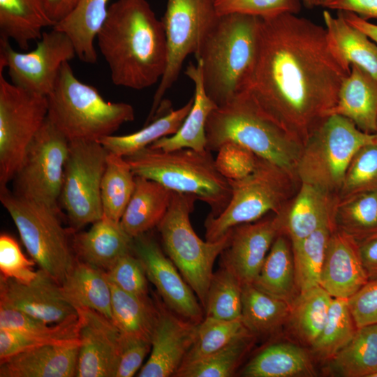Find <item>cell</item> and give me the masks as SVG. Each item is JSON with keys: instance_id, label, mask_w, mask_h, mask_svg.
Here are the masks:
<instances>
[{"instance_id": "5", "label": "cell", "mask_w": 377, "mask_h": 377, "mask_svg": "<svg viewBox=\"0 0 377 377\" xmlns=\"http://www.w3.org/2000/svg\"><path fill=\"white\" fill-rule=\"evenodd\" d=\"M211 152L147 147L124 158L135 176L155 181L173 192L193 195L209 206V215L216 216L227 207L232 190Z\"/></svg>"}, {"instance_id": "24", "label": "cell", "mask_w": 377, "mask_h": 377, "mask_svg": "<svg viewBox=\"0 0 377 377\" xmlns=\"http://www.w3.org/2000/svg\"><path fill=\"white\" fill-rule=\"evenodd\" d=\"M337 200L334 195L301 183L289 209L284 207L276 214L281 223L280 233H286L293 243L304 239L325 225L334 227L333 213Z\"/></svg>"}, {"instance_id": "49", "label": "cell", "mask_w": 377, "mask_h": 377, "mask_svg": "<svg viewBox=\"0 0 377 377\" xmlns=\"http://www.w3.org/2000/svg\"><path fill=\"white\" fill-rule=\"evenodd\" d=\"M109 281L137 295H148L147 276L140 258L133 252L119 258L106 272Z\"/></svg>"}, {"instance_id": "22", "label": "cell", "mask_w": 377, "mask_h": 377, "mask_svg": "<svg viewBox=\"0 0 377 377\" xmlns=\"http://www.w3.org/2000/svg\"><path fill=\"white\" fill-rule=\"evenodd\" d=\"M368 281L357 242L334 230L327 244L320 286L332 297L348 299Z\"/></svg>"}, {"instance_id": "43", "label": "cell", "mask_w": 377, "mask_h": 377, "mask_svg": "<svg viewBox=\"0 0 377 377\" xmlns=\"http://www.w3.org/2000/svg\"><path fill=\"white\" fill-rule=\"evenodd\" d=\"M256 336L244 334L216 352L182 366L177 377H230L237 373L244 357L252 348Z\"/></svg>"}, {"instance_id": "46", "label": "cell", "mask_w": 377, "mask_h": 377, "mask_svg": "<svg viewBox=\"0 0 377 377\" xmlns=\"http://www.w3.org/2000/svg\"><path fill=\"white\" fill-rule=\"evenodd\" d=\"M247 332H250L242 317L234 320H223L205 316L198 325L196 337L182 366L216 352Z\"/></svg>"}, {"instance_id": "36", "label": "cell", "mask_w": 377, "mask_h": 377, "mask_svg": "<svg viewBox=\"0 0 377 377\" xmlns=\"http://www.w3.org/2000/svg\"><path fill=\"white\" fill-rule=\"evenodd\" d=\"M193 98L177 110H170L153 119L140 130L124 135H111L99 142L108 151L126 157L149 146L158 139L175 133L193 105Z\"/></svg>"}, {"instance_id": "26", "label": "cell", "mask_w": 377, "mask_h": 377, "mask_svg": "<svg viewBox=\"0 0 377 377\" xmlns=\"http://www.w3.org/2000/svg\"><path fill=\"white\" fill-rule=\"evenodd\" d=\"M333 114L346 117L362 131L374 134L377 124V80L351 65L340 87Z\"/></svg>"}, {"instance_id": "15", "label": "cell", "mask_w": 377, "mask_h": 377, "mask_svg": "<svg viewBox=\"0 0 377 377\" xmlns=\"http://www.w3.org/2000/svg\"><path fill=\"white\" fill-rule=\"evenodd\" d=\"M9 41L0 38V71L6 68L15 85L46 96L54 89L63 64L76 57L69 37L53 27L43 32L29 52H17Z\"/></svg>"}, {"instance_id": "3", "label": "cell", "mask_w": 377, "mask_h": 377, "mask_svg": "<svg viewBox=\"0 0 377 377\" xmlns=\"http://www.w3.org/2000/svg\"><path fill=\"white\" fill-rule=\"evenodd\" d=\"M260 17L242 13L218 15L195 53L203 87L217 105L238 95L253 64Z\"/></svg>"}, {"instance_id": "60", "label": "cell", "mask_w": 377, "mask_h": 377, "mask_svg": "<svg viewBox=\"0 0 377 377\" xmlns=\"http://www.w3.org/2000/svg\"><path fill=\"white\" fill-rule=\"evenodd\" d=\"M374 377H377V374H376L374 376Z\"/></svg>"}, {"instance_id": "6", "label": "cell", "mask_w": 377, "mask_h": 377, "mask_svg": "<svg viewBox=\"0 0 377 377\" xmlns=\"http://www.w3.org/2000/svg\"><path fill=\"white\" fill-rule=\"evenodd\" d=\"M47 98L48 119L69 142L98 141L135 118L131 105L107 101L97 89L78 80L69 61Z\"/></svg>"}, {"instance_id": "57", "label": "cell", "mask_w": 377, "mask_h": 377, "mask_svg": "<svg viewBox=\"0 0 377 377\" xmlns=\"http://www.w3.org/2000/svg\"><path fill=\"white\" fill-rule=\"evenodd\" d=\"M338 13L347 22L364 32L369 38L377 43V24H373L350 12L338 11Z\"/></svg>"}, {"instance_id": "41", "label": "cell", "mask_w": 377, "mask_h": 377, "mask_svg": "<svg viewBox=\"0 0 377 377\" xmlns=\"http://www.w3.org/2000/svg\"><path fill=\"white\" fill-rule=\"evenodd\" d=\"M135 179L126 158L109 151L101 185L103 216L120 222L133 193Z\"/></svg>"}, {"instance_id": "13", "label": "cell", "mask_w": 377, "mask_h": 377, "mask_svg": "<svg viewBox=\"0 0 377 377\" xmlns=\"http://www.w3.org/2000/svg\"><path fill=\"white\" fill-rule=\"evenodd\" d=\"M108 153L98 141L69 142L60 201L76 228L103 216L101 185Z\"/></svg>"}, {"instance_id": "17", "label": "cell", "mask_w": 377, "mask_h": 377, "mask_svg": "<svg viewBox=\"0 0 377 377\" xmlns=\"http://www.w3.org/2000/svg\"><path fill=\"white\" fill-rule=\"evenodd\" d=\"M0 306L21 311L48 323L78 317L77 310L60 291L59 284L43 270L24 283L0 275Z\"/></svg>"}, {"instance_id": "18", "label": "cell", "mask_w": 377, "mask_h": 377, "mask_svg": "<svg viewBox=\"0 0 377 377\" xmlns=\"http://www.w3.org/2000/svg\"><path fill=\"white\" fill-rule=\"evenodd\" d=\"M79 320L76 377H115L122 334L113 321L87 308H75Z\"/></svg>"}, {"instance_id": "32", "label": "cell", "mask_w": 377, "mask_h": 377, "mask_svg": "<svg viewBox=\"0 0 377 377\" xmlns=\"http://www.w3.org/2000/svg\"><path fill=\"white\" fill-rule=\"evenodd\" d=\"M245 377L313 376L309 355L296 345L274 343L263 348L243 367Z\"/></svg>"}, {"instance_id": "39", "label": "cell", "mask_w": 377, "mask_h": 377, "mask_svg": "<svg viewBox=\"0 0 377 377\" xmlns=\"http://www.w3.org/2000/svg\"><path fill=\"white\" fill-rule=\"evenodd\" d=\"M329 361L331 369L341 376L374 377L377 374V324L358 327Z\"/></svg>"}, {"instance_id": "31", "label": "cell", "mask_w": 377, "mask_h": 377, "mask_svg": "<svg viewBox=\"0 0 377 377\" xmlns=\"http://www.w3.org/2000/svg\"><path fill=\"white\" fill-rule=\"evenodd\" d=\"M108 0H80L74 10L53 28L72 41L76 57L90 64L97 61L94 42L108 15Z\"/></svg>"}, {"instance_id": "16", "label": "cell", "mask_w": 377, "mask_h": 377, "mask_svg": "<svg viewBox=\"0 0 377 377\" xmlns=\"http://www.w3.org/2000/svg\"><path fill=\"white\" fill-rule=\"evenodd\" d=\"M133 253L141 260L148 280L163 304L175 313L199 324L205 311L193 289L158 242L147 233L133 238Z\"/></svg>"}, {"instance_id": "51", "label": "cell", "mask_w": 377, "mask_h": 377, "mask_svg": "<svg viewBox=\"0 0 377 377\" xmlns=\"http://www.w3.org/2000/svg\"><path fill=\"white\" fill-rule=\"evenodd\" d=\"M34 260L28 259L22 253L17 241L10 235H0L1 274L21 282L28 283L35 279L37 271L33 267Z\"/></svg>"}, {"instance_id": "47", "label": "cell", "mask_w": 377, "mask_h": 377, "mask_svg": "<svg viewBox=\"0 0 377 377\" xmlns=\"http://www.w3.org/2000/svg\"><path fill=\"white\" fill-rule=\"evenodd\" d=\"M377 192V143L360 148L350 161L338 198Z\"/></svg>"}, {"instance_id": "28", "label": "cell", "mask_w": 377, "mask_h": 377, "mask_svg": "<svg viewBox=\"0 0 377 377\" xmlns=\"http://www.w3.org/2000/svg\"><path fill=\"white\" fill-rule=\"evenodd\" d=\"M133 193L120 220L131 237L147 233L158 226L170 205L173 191L162 184L135 176Z\"/></svg>"}, {"instance_id": "4", "label": "cell", "mask_w": 377, "mask_h": 377, "mask_svg": "<svg viewBox=\"0 0 377 377\" xmlns=\"http://www.w3.org/2000/svg\"><path fill=\"white\" fill-rule=\"evenodd\" d=\"M207 149L227 142L247 148L294 177L303 144L263 114L243 94L217 106L206 123Z\"/></svg>"}, {"instance_id": "44", "label": "cell", "mask_w": 377, "mask_h": 377, "mask_svg": "<svg viewBox=\"0 0 377 377\" xmlns=\"http://www.w3.org/2000/svg\"><path fill=\"white\" fill-rule=\"evenodd\" d=\"M357 330L348 299L333 297L327 320L312 350L320 358L330 360L348 343Z\"/></svg>"}, {"instance_id": "56", "label": "cell", "mask_w": 377, "mask_h": 377, "mask_svg": "<svg viewBox=\"0 0 377 377\" xmlns=\"http://www.w3.org/2000/svg\"><path fill=\"white\" fill-rule=\"evenodd\" d=\"M79 1L41 0V2L47 17L54 26L66 18L74 10Z\"/></svg>"}, {"instance_id": "1", "label": "cell", "mask_w": 377, "mask_h": 377, "mask_svg": "<svg viewBox=\"0 0 377 377\" xmlns=\"http://www.w3.org/2000/svg\"><path fill=\"white\" fill-rule=\"evenodd\" d=\"M350 72L325 27L290 13L260 17L255 60L239 94L304 145L332 114Z\"/></svg>"}, {"instance_id": "37", "label": "cell", "mask_w": 377, "mask_h": 377, "mask_svg": "<svg viewBox=\"0 0 377 377\" xmlns=\"http://www.w3.org/2000/svg\"><path fill=\"white\" fill-rule=\"evenodd\" d=\"M332 298L318 286L300 293L290 302L287 322L301 342L311 346L316 341L327 320Z\"/></svg>"}, {"instance_id": "19", "label": "cell", "mask_w": 377, "mask_h": 377, "mask_svg": "<svg viewBox=\"0 0 377 377\" xmlns=\"http://www.w3.org/2000/svg\"><path fill=\"white\" fill-rule=\"evenodd\" d=\"M78 317L48 323L21 311L0 306V360L45 344L80 345Z\"/></svg>"}, {"instance_id": "40", "label": "cell", "mask_w": 377, "mask_h": 377, "mask_svg": "<svg viewBox=\"0 0 377 377\" xmlns=\"http://www.w3.org/2000/svg\"><path fill=\"white\" fill-rule=\"evenodd\" d=\"M334 230L345 232L357 243L377 235V192L338 198L334 209Z\"/></svg>"}, {"instance_id": "38", "label": "cell", "mask_w": 377, "mask_h": 377, "mask_svg": "<svg viewBox=\"0 0 377 377\" xmlns=\"http://www.w3.org/2000/svg\"><path fill=\"white\" fill-rule=\"evenodd\" d=\"M290 303L269 295L253 284L242 288V319L253 335L269 334L287 322Z\"/></svg>"}, {"instance_id": "8", "label": "cell", "mask_w": 377, "mask_h": 377, "mask_svg": "<svg viewBox=\"0 0 377 377\" xmlns=\"http://www.w3.org/2000/svg\"><path fill=\"white\" fill-rule=\"evenodd\" d=\"M374 142V133L362 131L346 117L331 114L304 143L295 175L301 183L332 195L339 194L355 154Z\"/></svg>"}, {"instance_id": "35", "label": "cell", "mask_w": 377, "mask_h": 377, "mask_svg": "<svg viewBox=\"0 0 377 377\" xmlns=\"http://www.w3.org/2000/svg\"><path fill=\"white\" fill-rule=\"evenodd\" d=\"M259 290L291 302L298 292L295 279L292 248L280 233L274 239L260 269L252 283Z\"/></svg>"}, {"instance_id": "30", "label": "cell", "mask_w": 377, "mask_h": 377, "mask_svg": "<svg viewBox=\"0 0 377 377\" xmlns=\"http://www.w3.org/2000/svg\"><path fill=\"white\" fill-rule=\"evenodd\" d=\"M329 43L339 59L348 67L355 65L377 80V43L364 32L347 22L337 13H323Z\"/></svg>"}, {"instance_id": "58", "label": "cell", "mask_w": 377, "mask_h": 377, "mask_svg": "<svg viewBox=\"0 0 377 377\" xmlns=\"http://www.w3.org/2000/svg\"><path fill=\"white\" fill-rule=\"evenodd\" d=\"M301 3L307 8H313L321 6L323 0H300Z\"/></svg>"}, {"instance_id": "54", "label": "cell", "mask_w": 377, "mask_h": 377, "mask_svg": "<svg viewBox=\"0 0 377 377\" xmlns=\"http://www.w3.org/2000/svg\"><path fill=\"white\" fill-rule=\"evenodd\" d=\"M321 6L350 12L367 20L377 18V0H323Z\"/></svg>"}, {"instance_id": "48", "label": "cell", "mask_w": 377, "mask_h": 377, "mask_svg": "<svg viewBox=\"0 0 377 377\" xmlns=\"http://www.w3.org/2000/svg\"><path fill=\"white\" fill-rule=\"evenodd\" d=\"M301 3L300 0H214L218 15L242 13L262 18L286 13L296 14Z\"/></svg>"}, {"instance_id": "14", "label": "cell", "mask_w": 377, "mask_h": 377, "mask_svg": "<svg viewBox=\"0 0 377 377\" xmlns=\"http://www.w3.org/2000/svg\"><path fill=\"white\" fill-rule=\"evenodd\" d=\"M216 16L214 0H168L162 19L166 38V67L154 96L147 121L153 119L163 96L177 80L187 56L197 52Z\"/></svg>"}, {"instance_id": "27", "label": "cell", "mask_w": 377, "mask_h": 377, "mask_svg": "<svg viewBox=\"0 0 377 377\" xmlns=\"http://www.w3.org/2000/svg\"><path fill=\"white\" fill-rule=\"evenodd\" d=\"M184 73L194 84L192 108L175 133L163 137L148 147L163 151L183 148L196 151L207 149L206 123L210 113L217 105L205 91L200 64L197 62L195 66L191 63Z\"/></svg>"}, {"instance_id": "10", "label": "cell", "mask_w": 377, "mask_h": 377, "mask_svg": "<svg viewBox=\"0 0 377 377\" xmlns=\"http://www.w3.org/2000/svg\"><path fill=\"white\" fill-rule=\"evenodd\" d=\"M292 178L276 165L258 156L251 174L238 180H228L232 190L230 200L219 215L207 217L205 239L216 242L235 226L258 221L269 212L279 213L285 207Z\"/></svg>"}, {"instance_id": "42", "label": "cell", "mask_w": 377, "mask_h": 377, "mask_svg": "<svg viewBox=\"0 0 377 377\" xmlns=\"http://www.w3.org/2000/svg\"><path fill=\"white\" fill-rule=\"evenodd\" d=\"M333 226L325 225L304 239L292 243L295 279L298 293L320 286L326 248Z\"/></svg>"}, {"instance_id": "55", "label": "cell", "mask_w": 377, "mask_h": 377, "mask_svg": "<svg viewBox=\"0 0 377 377\" xmlns=\"http://www.w3.org/2000/svg\"><path fill=\"white\" fill-rule=\"evenodd\" d=\"M358 246L369 280L377 278V235L359 242Z\"/></svg>"}, {"instance_id": "29", "label": "cell", "mask_w": 377, "mask_h": 377, "mask_svg": "<svg viewBox=\"0 0 377 377\" xmlns=\"http://www.w3.org/2000/svg\"><path fill=\"white\" fill-rule=\"evenodd\" d=\"M62 297L75 308L95 310L112 320V291L106 272L76 259L59 285Z\"/></svg>"}, {"instance_id": "53", "label": "cell", "mask_w": 377, "mask_h": 377, "mask_svg": "<svg viewBox=\"0 0 377 377\" xmlns=\"http://www.w3.org/2000/svg\"><path fill=\"white\" fill-rule=\"evenodd\" d=\"M151 348L150 340L122 334L119 360L115 377L133 376L140 368Z\"/></svg>"}, {"instance_id": "45", "label": "cell", "mask_w": 377, "mask_h": 377, "mask_svg": "<svg viewBox=\"0 0 377 377\" xmlns=\"http://www.w3.org/2000/svg\"><path fill=\"white\" fill-rule=\"evenodd\" d=\"M242 288L243 284L235 274L221 265L210 282L205 316L223 320L241 318Z\"/></svg>"}, {"instance_id": "25", "label": "cell", "mask_w": 377, "mask_h": 377, "mask_svg": "<svg viewBox=\"0 0 377 377\" xmlns=\"http://www.w3.org/2000/svg\"><path fill=\"white\" fill-rule=\"evenodd\" d=\"M133 238L120 222L103 216L85 232L74 235L73 249L77 260L108 272L124 255L133 252Z\"/></svg>"}, {"instance_id": "52", "label": "cell", "mask_w": 377, "mask_h": 377, "mask_svg": "<svg viewBox=\"0 0 377 377\" xmlns=\"http://www.w3.org/2000/svg\"><path fill=\"white\" fill-rule=\"evenodd\" d=\"M348 304L357 328L377 324V278L369 280Z\"/></svg>"}, {"instance_id": "20", "label": "cell", "mask_w": 377, "mask_h": 377, "mask_svg": "<svg viewBox=\"0 0 377 377\" xmlns=\"http://www.w3.org/2000/svg\"><path fill=\"white\" fill-rule=\"evenodd\" d=\"M158 307L150 355L139 377L175 376L196 337L198 324L181 318L163 302Z\"/></svg>"}, {"instance_id": "23", "label": "cell", "mask_w": 377, "mask_h": 377, "mask_svg": "<svg viewBox=\"0 0 377 377\" xmlns=\"http://www.w3.org/2000/svg\"><path fill=\"white\" fill-rule=\"evenodd\" d=\"M78 344H45L0 360V377L76 376Z\"/></svg>"}, {"instance_id": "9", "label": "cell", "mask_w": 377, "mask_h": 377, "mask_svg": "<svg viewBox=\"0 0 377 377\" xmlns=\"http://www.w3.org/2000/svg\"><path fill=\"white\" fill-rule=\"evenodd\" d=\"M0 200L13 219L32 260L59 285L76 260L59 210L0 188Z\"/></svg>"}, {"instance_id": "59", "label": "cell", "mask_w": 377, "mask_h": 377, "mask_svg": "<svg viewBox=\"0 0 377 377\" xmlns=\"http://www.w3.org/2000/svg\"><path fill=\"white\" fill-rule=\"evenodd\" d=\"M374 135H375L376 142L377 143V124H376V129L374 133Z\"/></svg>"}, {"instance_id": "2", "label": "cell", "mask_w": 377, "mask_h": 377, "mask_svg": "<svg viewBox=\"0 0 377 377\" xmlns=\"http://www.w3.org/2000/svg\"><path fill=\"white\" fill-rule=\"evenodd\" d=\"M112 82L140 90L160 81L166 67L164 27L147 0H117L96 38Z\"/></svg>"}, {"instance_id": "50", "label": "cell", "mask_w": 377, "mask_h": 377, "mask_svg": "<svg viewBox=\"0 0 377 377\" xmlns=\"http://www.w3.org/2000/svg\"><path fill=\"white\" fill-rule=\"evenodd\" d=\"M258 156L244 146L234 142L223 144L217 150L216 166L228 180H238L253 172Z\"/></svg>"}, {"instance_id": "11", "label": "cell", "mask_w": 377, "mask_h": 377, "mask_svg": "<svg viewBox=\"0 0 377 377\" xmlns=\"http://www.w3.org/2000/svg\"><path fill=\"white\" fill-rule=\"evenodd\" d=\"M47 112L46 96L15 85L0 71V188L13 180Z\"/></svg>"}, {"instance_id": "7", "label": "cell", "mask_w": 377, "mask_h": 377, "mask_svg": "<svg viewBox=\"0 0 377 377\" xmlns=\"http://www.w3.org/2000/svg\"><path fill=\"white\" fill-rule=\"evenodd\" d=\"M197 200L191 194L173 192L169 209L157 228L164 252L205 309L214 262L228 245L231 230L216 242L201 239L190 221Z\"/></svg>"}, {"instance_id": "21", "label": "cell", "mask_w": 377, "mask_h": 377, "mask_svg": "<svg viewBox=\"0 0 377 377\" xmlns=\"http://www.w3.org/2000/svg\"><path fill=\"white\" fill-rule=\"evenodd\" d=\"M280 232L277 214L235 226L231 229L230 241L219 256L221 265L230 269L243 285L252 284Z\"/></svg>"}, {"instance_id": "33", "label": "cell", "mask_w": 377, "mask_h": 377, "mask_svg": "<svg viewBox=\"0 0 377 377\" xmlns=\"http://www.w3.org/2000/svg\"><path fill=\"white\" fill-rule=\"evenodd\" d=\"M53 26L41 0H0V38L14 40L22 50Z\"/></svg>"}, {"instance_id": "34", "label": "cell", "mask_w": 377, "mask_h": 377, "mask_svg": "<svg viewBox=\"0 0 377 377\" xmlns=\"http://www.w3.org/2000/svg\"><path fill=\"white\" fill-rule=\"evenodd\" d=\"M110 286L112 320L121 333L151 341L158 316V302L154 303L149 295L127 293L111 283Z\"/></svg>"}, {"instance_id": "12", "label": "cell", "mask_w": 377, "mask_h": 377, "mask_svg": "<svg viewBox=\"0 0 377 377\" xmlns=\"http://www.w3.org/2000/svg\"><path fill=\"white\" fill-rule=\"evenodd\" d=\"M68 148L69 141L47 117L13 179V193L59 210Z\"/></svg>"}]
</instances>
